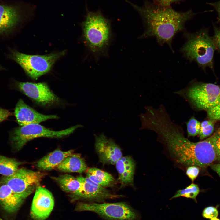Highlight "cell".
I'll list each match as a JSON object with an SVG mask.
<instances>
[{
    "instance_id": "obj_13",
    "label": "cell",
    "mask_w": 220,
    "mask_h": 220,
    "mask_svg": "<svg viewBox=\"0 0 220 220\" xmlns=\"http://www.w3.org/2000/svg\"><path fill=\"white\" fill-rule=\"evenodd\" d=\"M95 149L100 161L104 164L115 165L122 156L120 148L103 133L95 135Z\"/></svg>"
},
{
    "instance_id": "obj_29",
    "label": "cell",
    "mask_w": 220,
    "mask_h": 220,
    "mask_svg": "<svg viewBox=\"0 0 220 220\" xmlns=\"http://www.w3.org/2000/svg\"><path fill=\"white\" fill-rule=\"evenodd\" d=\"M211 137L219 156L220 157V129L215 132Z\"/></svg>"
},
{
    "instance_id": "obj_10",
    "label": "cell",
    "mask_w": 220,
    "mask_h": 220,
    "mask_svg": "<svg viewBox=\"0 0 220 220\" xmlns=\"http://www.w3.org/2000/svg\"><path fill=\"white\" fill-rule=\"evenodd\" d=\"M77 178L81 183V186L77 192L72 194L73 200L83 199L101 202L107 199L123 196L122 195L112 193L105 187L94 183L86 177L80 175Z\"/></svg>"
},
{
    "instance_id": "obj_17",
    "label": "cell",
    "mask_w": 220,
    "mask_h": 220,
    "mask_svg": "<svg viewBox=\"0 0 220 220\" xmlns=\"http://www.w3.org/2000/svg\"><path fill=\"white\" fill-rule=\"evenodd\" d=\"M25 199L15 193L6 185H0V204L8 213L16 212Z\"/></svg>"
},
{
    "instance_id": "obj_22",
    "label": "cell",
    "mask_w": 220,
    "mask_h": 220,
    "mask_svg": "<svg viewBox=\"0 0 220 220\" xmlns=\"http://www.w3.org/2000/svg\"><path fill=\"white\" fill-rule=\"evenodd\" d=\"M23 163L15 158H10L0 155V174L8 176L14 174Z\"/></svg>"
},
{
    "instance_id": "obj_37",
    "label": "cell",
    "mask_w": 220,
    "mask_h": 220,
    "mask_svg": "<svg viewBox=\"0 0 220 220\" xmlns=\"http://www.w3.org/2000/svg\"><path fill=\"white\" fill-rule=\"evenodd\" d=\"M0 220H4L0 217Z\"/></svg>"
},
{
    "instance_id": "obj_8",
    "label": "cell",
    "mask_w": 220,
    "mask_h": 220,
    "mask_svg": "<svg viewBox=\"0 0 220 220\" xmlns=\"http://www.w3.org/2000/svg\"><path fill=\"white\" fill-rule=\"evenodd\" d=\"M77 211L95 212L107 220H138L139 214L125 202L115 203H78L75 208Z\"/></svg>"
},
{
    "instance_id": "obj_24",
    "label": "cell",
    "mask_w": 220,
    "mask_h": 220,
    "mask_svg": "<svg viewBox=\"0 0 220 220\" xmlns=\"http://www.w3.org/2000/svg\"><path fill=\"white\" fill-rule=\"evenodd\" d=\"M215 121L210 119L201 123L199 134L200 139H203L212 134L214 130Z\"/></svg>"
},
{
    "instance_id": "obj_6",
    "label": "cell",
    "mask_w": 220,
    "mask_h": 220,
    "mask_svg": "<svg viewBox=\"0 0 220 220\" xmlns=\"http://www.w3.org/2000/svg\"><path fill=\"white\" fill-rule=\"evenodd\" d=\"M65 54L63 51L43 55H31L12 50L10 56L30 77L37 79L50 72L55 62Z\"/></svg>"
},
{
    "instance_id": "obj_20",
    "label": "cell",
    "mask_w": 220,
    "mask_h": 220,
    "mask_svg": "<svg viewBox=\"0 0 220 220\" xmlns=\"http://www.w3.org/2000/svg\"><path fill=\"white\" fill-rule=\"evenodd\" d=\"M86 171V177L101 186L112 187L116 183L115 179L111 174L98 168H90Z\"/></svg>"
},
{
    "instance_id": "obj_32",
    "label": "cell",
    "mask_w": 220,
    "mask_h": 220,
    "mask_svg": "<svg viewBox=\"0 0 220 220\" xmlns=\"http://www.w3.org/2000/svg\"><path fill=\"white\" fill-rule=\"evenodd\" d=\"M179 0H155V2L164 6H170L172 3Z\"/></svg>"
},
{
    "instance_id": "obj_26",
    "label": "cell",
    "mask_w": 220,
    "mask_h": 220,
    "mask_svg": "<svg viewBox=\"0 0 220 220\" xmlns=\"http://www.w3.org/2000/svg\"><path fill=\"white\" fill-rule=\"evenodd\" d=\"M207 111V116L210 119L220 120V103L216 106Z\"/></svg>"
},
{
    "instance_id": "obj_21",
    "label": "cell",
    "mask_w": 220,
    "mask_h": 220,
    "mask_svg": "<svg viewBox=\"0 0 220 220\" xmlns=\"http://www.w3.org/2000/svg\"><path fill=\"white\" fill-rule=\"evenodd\" d=\"M52 178L58 183L63 191L72 194L77 192L81 186V183L77 178L68 174Z\"/></svg>"
},
{
    "instance_id": "obj_18",
    "label": "cell",
    "mask_w": 220,
    "mask_h": 220,
    "mask_svg": "<svg viewBox=\"0 0 220 220\" xmlns=\"http://www.w3.org/2000/svg\"><path fill=\"white\" fill-rule=\"evenodd\" d=\"M73 150L64 151L58 149L49 153L36 163L39 170H49L56 168L66 158L73 155Z\"/></svg>"
},
{
    "instance_id": "obj_35",
    "label": "cell",
    "mask_w": 220,
    "mask_h": 220,
    "mask_svg": "<svg viewBox=\"0 0 220 220\" xmlns=\"http://www.w3.org/2000/svg\"><path fill=\"white\" fill-rule=\"evenodd\" d=\"M210 220H220L219 219L217 218H214L211 219Z\"/></svg>"
},
{
    "instance_id": "obj_7",
    "label": "cell",
    "mask_w": 220,
    "mask_h": 220,
    "mask_svg": "<svg viewBox=\"0 0 220 220\" xmlns=\"http://www.w3.org/2000/svg\"><path fill=\"white\" fill-rule=\"evenodd\" d=\"M83 126L78 124L65 130H52L39 124H31L15 128L13 131L10 141L13 149L20 150L28 141L38 137L61 138L72 133Z\"/></svg>"
},
{
    "instance_id": "obj_33",
    "label": "cell",
    "mask_w": 220,
    "mask_h": 220,
    "mask_svg": "<svg viewBox=\"0 0 220 220\" xmlns=\"http://www.w3.org/2000/svg\"><path fill=\"white\" fill-rule=\"evenodd\" d=\"M209 4L215 8L218 13L220 18V0L215 2L210 3Z\"/></svg>"
},
{
    "instance_id": "obj_31",
    "label": "cell",
    "mask_w": 220,
    "mask_h": 220,
    "mask_svg": "<svg viewBox=\"0 0 220 220\" xmlns=\"http://www.w3.org/2000/svg\"><path fill=\"white\" fill-rule=\"evenodd\" d=\"M11 114L8 110L0 108V122L6 119Z\"/></svg>"
},
{
    "instance_id": "obj_4",
    "label": "cell",
    "mask_w": 220,
    "mask_h": 220,
    "mask_svg": "<svg viewBox=\"0 0 220 220\" xmlns=\"http://www.w3.org/2000/svg\"><path fill=\"white\" fill-rule=\"evenodd\" d=\"M186 41L180 50L184 56L202 68H213V59L216 46L213 39L204 30L191 33L185 32Z\"/></svg>"
},
{
    "instance_id": "obj_27",
    "label": "cell",
    "mask_w": 220,
    "mask_h": 220,
    "mask_svg": "<svg viewBox=\"0 0 220 220\" xmlns=\"http://www.w3.org/2000/svg\"><path fill=\"white\" fill-rule=\"evenodd\" d=\"M218 215V212L217 209L211 206L205 208L202 213V215L204 218L211 219L217 218Z\"/></svg>"
},
{
    "instance_id": "obj_12",
    "label": "cell",
    "mask_w": 220,
    "mask_h": 220,
    "mask_svg": "<svg viewBox=\"0 0 220 220\" xmlns=\"http://www.w3.org/2000/svg\"><path fill=\"white\" fill-rule=\"evenodd\" d=\"M51 193L40 186H36L31 210L30 215L35 220H44L49 216L54 206Z\"/></svg>"
},
{
    "instance_id": "obj_1",
    "label": "cell",
    "mask_w": 220,
    "mask_h": 220,
    "mask_svg": "<svg viewBox=\"0 0 220 220\" xmlns=\"http://www.w3.org/2000/svg\"><path fill=\"white\" fill-rule=\"evenodd\" d=\"M141 127L156 133L174 160L179 164L204 168L218 159L217 151L210 137L196 142L189 140L184 136L181 127L171 120L163 105L147 112L142 119Z\"/></svg>"
},
{
    "instance_id": "obj_36",
    "label": "cell",
    "mask_w": 220,
    "mask_h": 220,
    "mask_svg": "<svg viewBox=\"0 0 220 220\" xmlns=\"http://www.w3.org/2000/svg\"><path fill=\"white\" fill-rule=\"evenodd\" d=\"M3 69V67L0 65V70H2Z\"/></svg>"
},
{
    "instance_id": "obj_19",
    "label": "cell",
    "mask_w": 220,
    "mask_h": 220,
    "mask_svg": "<svg viewBox=\"0 0 220 220\" xmlns=\"http://www.w3.org/2000/svg\"><path fill=\"white\" fill-rule=\"evenodd\" d=\"M65 172L82 173L86 171L87 166L84 160L78 154H74L66 158L57 167Z\"/></svg>"
},
{
    "instance_id": "obj_23",
    "label": "cell",
    "mask_w": 220,
    "mask_h": 220,
    "mask_svg": "<svg viewBox=\"0 0 220 220\" xmlns=\"http://www.w3.org/2000/svg\"><path fill=\"white\" fill-rule=\"evenodd\" d=\"M200 191L198 185L192 183L184 189L178 190L170 200L183 196L187 198L192 199L196 202V197Z\"/></svg>"
},
{
    "instance_id": "obj_16",
    "label": "cell",
    "mask_w": 220,
    "mask_h": 220,
    "mask_svg": "<svg viewBox=\"0 0 220 220\" xmlns=\"http://www.w3.org/2000/svg\"><path fill=\"white\" fill-rule=\"evenodd\" d=\"M121 187L132 185L135 164L132 158L128 156H122L116 163Z\"/></svg>"
},
{
    "instance_id": "obj_15",
    "label": "cell",
    "mask_w": 220,
    "mask_h": 220,
    "mask_svg": "<svg viewBox=\"0 0 220 220\" xmlns=\"http://www.w3.org/2000/svg\"><path fill=\"white\" fill-rule=\"evenodd\" d=\"M20 12L17 7L0 5V34L7 33L14 28L21 20Z\"/></svg>"
},
{
    "instance_id": "obj_30",
    "label": "cell",
    "mask_w": 220,
    "mask_h": 220,
    "mask_svg": "<svg viewBox=\"0 0 220 220\" xmlns=\"http://www.w3.org/2000/svg\"><path fill=\"white\" fill-rule=\"evenodd\" d=\"M213 39L216 46L220 51V27L215 29V34Z\"/></svg>"
},
{
    "instance_id": "obj_14",
    "label": "cell",
    "mask_w": 220,
    "mask_h": 220,
    "mask_svg": "<svg viewBox=\"0 0 220 220\" xmlns=\"http://www.w3.org/2000/svg\"><path fill=\"white\" fill-rule=\"evenodd\" d=\"M14 112L17 122L20 126L39 124L48 119L58 118L56 115H46L39 113L27 105L21 99L18 101Z\"/></svg>"
},
{
    "instance_id": "obj_25",
    "label": "cell",
    "mask_w": 220,
    "mask_h": 220,
    "mask_svg": "<svg viewBox=\"0 0 220 220\" xmlns=\"http://www.w3.org/2000/svg\"><path fill=\"white\" fill-rule=\"evenodd\" d=\"M201 123L194 116L191 117L186 123L188 137L199 134Z\"/></svg>"
},
{
    "instance_id": "obj_28",
    "label": "cell",
    "mask_w": 220,
    "mask_h": 220,
    "mask_svg": "<svg viewBox=\"0 0 220 220\" xmlns=\"http://www.w3.org/2000/svg\"><path fill=\"white\" fill-rule=\"evenodd\" d=\"M199 172L198 167L195 166H189L186 170V174L192 182L196 179Z\"/></svg>"
},
{
    "instance_id": "obj_34",
    "label": "cell",
    "mask_w": 220,
    "mask_h": 220,
    "mask_svg": "<svg viewBox=\"0 0 220 220\" xmlns=\"http://www.w3.org/2000/svg\"><path fill=\"white\" fill-rule=\"evenodd\" d=\"M211 167L220 177V163L212 165H211Z\"/></svg>"
},
{
    "instance_id": "obj_9",
    "label": "cell",
    "mask_w": 220,
    "mask_h": 220,
    "mask_svg": "<svg viewBox=\"0 0 220 220\" xmlns=\"http://www.w3.org/2000/svg\"><path fill=\"white\" fill-rule=\"evenodd\" d=\"M46 175L45 173L21 168L11 175L1 178L0 185H6L15 193L26 199Z\"/></svg>"
},
{
    "instance_id": "obj_5",
    "label": "cell",
    "mask_w": 220,
    "mask_h": 220,
    "mask_svg": "<svg viewBox=\"0 0 220 220\" xmlns=\"http://www.w3.org/2000/svg\"><path fill=\"white\" fill-rule=\"evenodd\" d=\"M175 93L198 110H207L220 103V86L212 83L191 82Z\"/></svg>"
},
{
    "instance_id": "obj_3",
    "label": "cell",
    "mask_w": 220,
    "mask_h": 220,
    "mask_svg": "<svg viewBox=\"0 0 220 220\" xmlns=\"http://www.w3.org/2000/svg\"><path fill=\"white\" fill-rule=\"evenodd\" d=\"M86 45L95 57L105 56L112 39L110 21L99 11L87 10L82 24Z\"/></svg>"
},
{
    "instance_id": "obj_11",
    "label": "cell",
    "mask_w": 220,
    "mask_h": 220,
    "mask_svg": "<svg viewBox=\"0 0 220 220\" xmlns=\"http://www.w3.org/2000/svg\"><path fill=\"white\" fill-rule=\"evenodd\" d=\"M16 86L26 96L41 105H51L59 100L45 83L17 82Z\"/></svg>"
},
{
    "instance_id": "obj_2",
    "label": "cell",
    "mask_w": 220,
    "mask_h": 220,
    "mask_svg": "<svg viewBox=\"0 0 220 220\" xmlns=\"http://www.w3.org/2000/svg\"><path fill=\"white\" fill-rule=\"evenodd\" d=\"M139 13L144 23L145 29L140 38H156L160 45L167 44L171 49L172 39L178 32L185 29L186 22L194 15L191 10L177 11L170 6H164L145 0L138 6L125 0Z\"/></svg>"
}]
</instances>
